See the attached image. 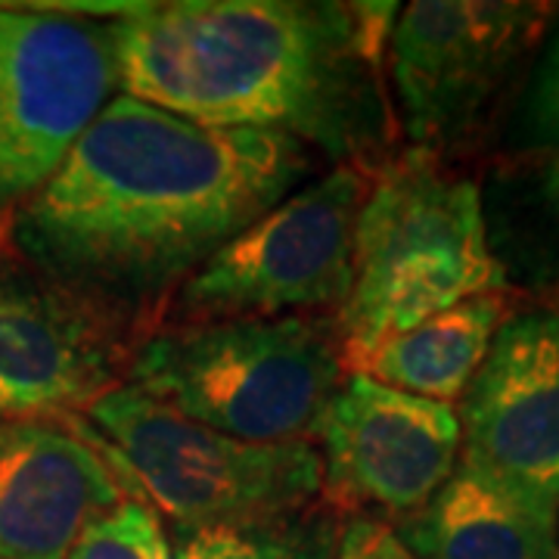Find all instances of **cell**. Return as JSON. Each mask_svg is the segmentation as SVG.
Masks as SVG:
<instances>
[{
	"label": "cell",
	"mask_w": 559,
	"mask_h": 559,
	"mask_svg": "<svg viewBox=\"0 0 559 559\" xmlns=\"http://www.w3.org/2000/svg\"><path fill=\"white\" fill-rule=\"evenodd\" d=\"M311 150L116 97L13 221L40 274L103 311L146 308L289 197Z\"/></svg>",
	"instance_id": "1"
},
{
	"label": "cell",
	"mask_w": 559,
	"mask_h": 559,
	"mask_svg": "<svg viewBox=\"0 0 559 559\" xmlns=\"http://www.w3.org/2000/svg\"><path fill=\"white\" fill-rule=\"evenodd\" d=\"M109 38L124 97L202 128L274 131L360 165L392 140L352 3H143Z\"/></svg>",
	"instance_id": "2"
},
{
	"label": "cell",
	"mask_w": 559,
	"mask_h": 559,
	"mask_svg": "<svg viewBox=\"0 0 559 559\" xmlns=\"http://www.w3.org/2000/svg\"><path fill=\"white\" fill-rule=\"evenodd\" d=\"M507 289L488 246L481 190L441 153L411 146L382 162L355 234V274L340 308L342 364L358 367L382 342L444 308Z\"/></svg>",
	"instance_id": "3"
},
{
	"label": "cell",
	"mask_w": 559,
	"mask_h": 559,
	"mask_svg": "<svg viewBox=\"0 0 559 559\" xmlns=\"http://www.w3.org/2000/svg\"><path fill=\"white\" fill-rule=\"evenodd\" d=\"M131 389L221 436L286 444L318 436L345 382L336 323L237 318L171 323L140 345Z\"/></svg>",
	"instance_id": "4"
},
{
	"label": "cell",
	"mask_w": 559,
	"mask_h": 559,
	"mask_svg": "<svg viewBox=\"0 0 559 559\" xmlns=\"http://www.w3.org/2000/svg\"><path fill=\"white\" fill-rule=\"evenodd\" d=\"M87 414L180 532L296 513L323 491V460L305 441L230 439L131 385L109 389Z\"/></svg>",
	"instance_id": "5"
},
{
	"label": "cell",
	"mask_w": 559,
	"mask_h": 559,
	"mask_svg": "<svg viewBox=\"0 0 559 559\" xmlns=\"http://www.w3.org/2000/svg\"><path fill=\"white\" fill-rule=\"evenodd\" d=\"M367 193L370 178L355 165H340L289 193L180 283L171 299L175 323L342 308Z\"/></svg>",
	"instance_id": "6"
},
{
	"label": "cell",
	"mask_w": 559,
	"mask_h": 559,
	"mask_svg": "<svg viewBox=\"0 0 559 559\" xmlns=\"http://www.w3.org/2000/svg\"><path fill=\"white\" fill-rule=\"evenodd\" d=\"M557 7L510 0H417L392 28L401 128L444 153L476 131Z\"/></svg>",
	"instance_id": "7"
},
{
	"label": "cell",
	"mask_w": 559,
	"mask_h": 559,
	"mask_svg": "<svg viewBox=\"0 0 559 559\" xmlns=\"http://www.w3.org/2000/svg\"><path fill=\"white\" fill-rule=\"evenodd\" d=\"M116 84L109 28L0 7V205L53 178Z\"/></svg>",
	"instance_id": "8"
},
{
	"label": "cell",
	"mask_w": 559,
	"mask_h": 559,
	"mask_svg": "<svg viewBox=\"0 0 559 559\" xmlns=\"http://www.w3.org/2000/svg\"><path fill=\"white\" fill-rule=\"evenodd\" d=\"M457 419L463 466L559 516V311L532 308L500 323Z\"/></svg>",
	"instance_id": "9"
},
{
	"label": "cell",
	"mask_w": 559,
	"mask_h": 559,
	"mask_svg": "<svg viewBox=\"0 0 559 559\" xmlns=\"http://www.w3.org/2000/svg\"><path fill=\"white\" fill-rule=\"evenodd\" d=\"M323 488L342 507H380L411 516L439 491L460 460L451 404L417 399L355 373L318 426Z\"/></svg>",
	"instance_id": "10"
},
{
	"label": "cell",
	"mask_w": 559,
	"mask_h": 559,
	"mask_svg": "<svg viewBox=\"0 0 559 559\" xmlns=\"http://www.w3.org/2000/svg\"><path fill=\"white\" fill-rule=\"evenodd\" d=\"M109 314L22 271H0V423L91 407L121 370Z\"/></svg>",
	"instance_id": "11"
},
{
	"label": "cell",
	"mask_w": 559,
	"mask_h": 559,
	"mask_svg": "<svg viewBox=\"0 0 559 559\" xmlns=\"http://www.w3.org/2000/svg\"><path fill=\"white\" fill-rule=\"evenodd\" d=\"M119 503L97 448L50 419L0 423V559H66Z\"/></svg>",
	"instance_id": "12"
},
{
	"label": "cell",
	"mask_w": 559,
	"mask_h": 559,
	"mask_svg": "<svg viewBox=\"0 0 559 559\" xmlns=\"http://www.w3.org/2000/svg\"><path fill=\"white\" fill-rule=\"evenodd\" d=\"M392 532L414 559H559V516L500 491L460 460Z\"/></svg>",
	"instance_id": "13"
},
{
	"label": "cell",
	"mask_w": 559,
	"mask_h": 559,
	"mask_svg": "<svg viewBox=\"0 0 559 559\" xmlns=\"http://www.w3.org/2000/svg\"><path fill=\"white\" fill-rule=\"evenodd\" d=\"M507 318V299L500 293H481L382 342L355 370L407 395L454 404L479 373Z\"/></svg>",
	"instance_id": "14"
},
{
	"label": "cell",
	"mask_w": 559,
	"mask_h": 559,
	"mask_svg": "<svg viewBox=\"0 0 559 559\" xmlns=\"http://www.w3.org/2000/svg\"><path fill=\"white\" fill-rule=\"evenodd\" d=\"M495 259L510 280L559 286V146L500 165L481 200Z\"/></svg>",
	"instance_id": "15"
},
{
	"label": "cell",
	"mask_w": 559,
	"mask_h": 559,
	"mask_svg": "<svg viewBox=\"0 0 559 559\" xmlns=\"http://www.w3.org/2000/svg\"><path fill=\"white\" fill-rule=\"evenodd\" d=\"M340 522L326 507L180 532L175 559H336Z\"/></svg>",
	"instance_id": "16"
},
{
	"label": "cell",
	"mask_w": 559,
	"mask_h": 559,
	"mask_svg": "<svg viewBox=\"0 0 559 559\" xmlns=\"http://www.w3.org/2000/svg\"><path fill=\"white\" fill-rule=\"evenodd\" d=\"M162 528L143 500H124L84 528L66 559H153Z\"/></svg>",
	"instance_id": "17"
},
{
	"label": "cell",
	"mask_w": 559,
	"mask_h": 559,
	"mask_svg": "<svg viewBox=\"0 0 559 559\" xmlns=\"http://www.w3.org/2000/svg\"><path fill=\"white\" fill-rule=\"evenodd\" d=\"M520 134L528 150L559 146V25L550 35L520 109Z\"/></svg>",
	"instance_id": "18"
},
{
	"label": "cell",
	"mask_w": 559,
	"mask_h": 559,
	"mask_svg": "<svg viewBox=\"0 0 559 559\" xmlns=\"http://www.w3.org/2000/svg\"><path fill=\"white\" fill-rule=\"evenodd\" d=\"M336 559H414L401 540L395 538L392 525L370 516H355L342 525Z\"/></svg>",
	"instance_id": "19"
},
{
	"label": "cell",
	"mask_w": 559,
	"mask_h": 559,
	"mask_svg": "<svg viewBox=\"0 0 559 559\" xmlns=\"http://www.w3.org/2000/svg\"><path fill=\"white\" fill-rule=\"evenodd\" d=\"M153 559H175V550L168 547L165 535H159V540H156V554H153Z\"/></svg>",
	"instance_id": "20"
},
{
	"label": "cell",
	"mask_w": 559,
	"mask_h": 559,
	"mask_svg": "<svg viewBox=\"0 0 559 559\" xmlns=\"http://www.w3.org/2000/svg\"><path fill=\"white\" fill-rule=\"evenodd\" d=\"M544 308H554V311H559V286L547 289V305H544Z\"/></svg>",
	"instance_id": "21"
}]
</instances>
